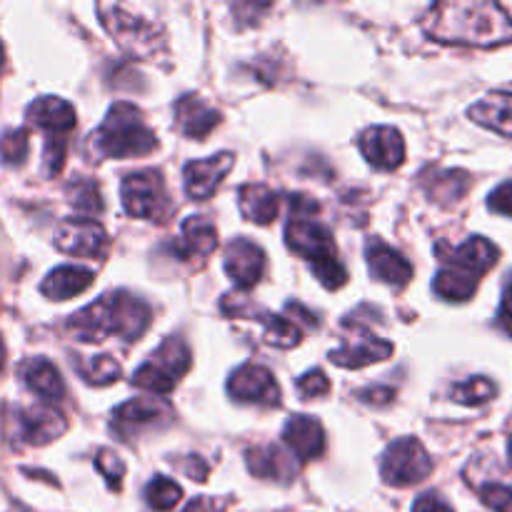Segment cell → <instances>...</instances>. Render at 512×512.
I'll return each instance as SVG.
<instances>
[{
	"label": "cell",
	"instance_id": "6da1fadb",
	"mask_svg": "<svg viewBox=\"0 0 512 512\" xmlns=\"http://www.w3.org/2000/svg\"><path fill=\"white\" fill-rule=\"evenodd\" d=\"M425 33L440 43L493 48L512 40V18L503 5L485 0H450L430 8Z\"/></svg>",
	"mask_w": 512,
	"mask_h": 512
},
{
	"label": "cell",
	"instance_id": "7a4b0ae2",
	"mask_svg": "<svg viewBox=\"0 0 512 512\" xmlns=\"http://www.w3.org/2000/svg\"><path fill=\"white\" fill-rule=\"evenodd\" d=\"M153 310L128 290L103 295L68 320V330L80 343H103L105 338H120L135 343L150 328Z\"/></svg>",
	"mask_w": 512,
	"mask_h": 512
},
{
	"label": "cell",
	"instance_id": "3957f363",
	"mask_svg": "<svg viewBox=\"0 0 512 512\" xmlns=\"http://www.w3.org/2000/svg\"><path fill=\"white\" fill-rule=\"evenodd\" d=\"M155 145L158 138L145 125L143 113L130 103H115L93 133V148L100 158H143L153 153Z\"/></svg>",
	"mask_w": 512,
	"mask_h": 512
},
{
	"label": "cell",
	"instance_id": "277c9868",
	"mask_svg": "<svg viewBox=\"0 0 512 512\" xmlns=\"http://www.w3.org/2000/svg\"><path fill=\"white\" fill-rule=\"evenodd\" d=\"M285 240H288L290 250L295 255L310 260L315 278L325 288L335 290L348 283V270L338 260L333 235H330V230L323 223H318V220L290 218V223L285 225Z\"/></svg>",
	"mask_w": 512,
	"mask_h": 512
},
{
	"label": "cell",
	"instance_id": "5b68a950",
	"mask_svg": "<svg viewBox=\"0 0 512 512\" xmlns=\"http://www.w3.org/2000/svg\"><path fill=\"white\" fill-rule=\"evenodd\" d=\"M28 123L48 135L45 143V173L53 178L63 170L65 150H68V135L75 128V108L63 98H40L30 103Z\"/></svg>",
	"mask_w": 512,
	"mask_h": 512
},
{
	"label": "cell",
	"instance_id": "8992f818",
	"mask_svg": "<svg viewBox=\"0 0 512 512\" xmlns=\"http://www.w3.org/2000/svg\"><path fill=\"white\" fill-rule=\"evenodd\" d=\"M98 15L115 43L133 58H153L163 45V33L158 25L140 18L123 5H98Z\"/></svg>",
	"mask_w": 512,
	"mask_h": 512
},
{
	"label": "cell",
	"instance_id": "52a82bcc",
	"mask_svg": "<svg viewBox=\"0 0 512 512\" xmlns=\"http://www.w3.org/2000/svg\"><path fill=\"white\" fill-rule=\"evenodd\" d=\"M190 350L180 338H168L158 348V353L140 365L133 375V385L150 390L155 395H168L180 378L190 370Z\"/></svg>",
	"mask_w": 512,
	"mask_h": 512
},
{
	"label": "cell",
	"instance_id": "ba28073f",
	"mask_svg": "<svg viewBox=\"0 0 512 512\" xmlns=\"http://www.w3.org/2000/svg\"><path fill=\"white\" fill-rule=\"evenodd\" d=\"M120 198H123L125 213L133 218L163 223L173 213V203H170L163 178L155 170H140V173L128 175L120 185Z\"/></svg>",
	"mask_w": 512,
	"mask_h": 512
},
{
	"label": "cell",
	"instance_id": "9c48e42d",
	"mask_svg": "<svg viewBox=\"0 0 512 512\" xmlns=\"http://www.w3.org/2000/svg\"><path fill=\"white\" fill-rule=\"evenodd\" d=\"M433 473V460L415 438L395 440L380 458V475L388 485L408 488Z\"/></svg>",
	"mask_w": 512,
	"mask_h": 512
},
{
	"label": "cell",
	"instance_id": "30bf717a",
	"mask_svg": "<svg viewBox=\"0 0 512 512\" xmlns=\"http://www.w3.org/2000/svg\"><path fill=\"white\" fill-rule=\"evenodd\" d=\"M223 313L233 315V318H240V320H253V323H260V328H263V340L265 343L275 345V348H293V345L300 343V330L293 320L258 308V305H253L240 293L225 295Z\"/></svg>",
	"mask_w": 512,
	"mask_h": 512
},
{
	"label": "cell",
	"instance_id": "8fae6325",
	"mask_svg": "<svg viewBox=\"0 0 512 512\" xmlns=\"http://www.w3.org/2000/svg\"><path fill=\"white\" fill-rule=\"evenodd\" d=\"M55 248L75 258L103 260L110 250V238L105 228L95 220H65L55 233Z\"/></svg>",
	"mask_w": 512,
	"mask_h": 512
},
{
	"label": "cell",
	"instance_id": "7c38bea8",
	"mask_svg": "<svg viewBox=\"0 0 512 512\" xmlns=\"http://www.w3.org/2000/svg\"><path fill=\"white\" fill-rule=\"evenodd\" d=\"M438 255L445 263V268L463 270V273L473 275V278H483L500 258V250L490 243L488 238H470L463 245H438Z\"/></svg>",
	"mask_w": 512,
	"mask_h": 512
},
{
	"label": "cell",
	"instance_id": "4fadbf2b",
	"mask_svg": "<svg viewBox=\"0 0 512 512\" xmlns=\"http://www.w3.org/2000/svg\"><path fill=\"white\" fill-rule=\"evenodd\" d=\"M228 393L240 403H260V405H278L280 388L275 383L273 373L263 365L245 363L230 375Z\"/></svg>",
	"mask_w": 512,
	"mask_h": 512
},
{
	"label": "cell",
	"instance_id": "5bb4252c",
	"mask_svg": "<svg viewBox=\"0 0 512 512\" xmlns=\"http://www.w3.org/2000/svg\"><path fill=\"white\" fill-rule=\"evenodd\" d=\"M170 420L168 405L158 403L153 398H135L123 403L113 415V428L118 430L120 438L130 440L133 435L145 433V430L163 428Z\"/></svg>",
	"mask_w": 512,
	"mask_h": 512
},
{
	"label": "cell",
	"instance_id": "9a60e30c",
	"mask_svg": "<svg viewBox=\"0 0 512 512\" xmlns=\"http://www.w3.org/2000/svg\"><path fill=\"white\" fill-rule=\"evenodd\" d=\"M233 163V153H220L208 160H193V163H188L183 170L185 193L193 200L213 198V193L218 190V185L223 183L225 175L230 173Z\"/></svg>",
	"mask_w": 512,
	"mask_h": 512
},
{
	"label": "cell",
	"instance_id": "2e32d148",
	"mask_svg": "<svg viewBox=\"0 0 512 512\" xmlns=\"http://www.w3.org/2000/svg\"><path fill=\"white\" fill-rule=\"evenodd\" d=\"M360 153L378 170H395L405 160V140L390 125L368 128L358 140Z\"/></svg>",
	"mask_w": 512,
	"mask_h": 512
},
{
	"label": "cell",
	"instance_id": "e0dca14e",
	"mask_svg": "<svg viewBox=\"0 0 512 512\" xmlns=\"http://www.w3.org/2000/svg\"><path fill=\"white\" fill-rule=\"evenodd\" d=\"M353 330V338L340 350L330 353V363L340 365V368H365V365L383 363V360H388L393 355V345L388 340L375 338L373 333H368L360 325H355Z\"/></svg>",
	"mask_w": 512,
	"mask_h": 512
},
{
	"label": "cell",
	"instance_id": "ac0fdd59",
	"mask_svg": "<svg viewBox=\"0 0 512 512\" xmlns=\"http://www.w3.org/2000/svg\"><path fill=\"white\" fill-rule=\"evenodd\" d=\"M225 273L233 280L238 288H253L255 283H260L265 273V253L250 240L238 238L230 240V245L225 248Z\"/></svg>",
	"mask_w": 512,
	"mask_h": 512
},
{
	"label": "cell",
	"instance_id": "d6986e66",
	"mask_svg": "<svg viewBox=\"0 0 512 512\" xmlns=\"http://www.w3.org/2000/svg\"><path fill=\"white\" fill-rule=\"evenodd\" d=\"M68 430L63 415L53 405H33V408L18 410V433L20 440L28 445H45L60 438Z\"/></svg>",
	"mask_w": 512,
	"mask_h": 512
},
{
	"label": "cell",
	"instance_id": "ffe728a7",
	"mask_svg": "<svg viewBox=\"0 0 512 512\" xmlns=\"http://www.w3.org/2000/svg\"><path fill=\"white\" fill-rule=\"evenodd\" d=\"M283 443L295 460L310 463V460L320 458L325 450L323 425L315 418H308V415H295L285 423Z\"/></svg>",
	"mask_w": 512,
	"mask_h": 512
},
{
	"label": "cell",
	"instance_id": "44dd1931",
	"mask_svg": "<svg viewBox=\"0 0 512 512\" xmlns=\"http://www.w3.org/2000/svg\"><path fill=\"white\" fill-rule=\"evenodd\" d=\"M18 375L28 385L30 393H35V398H40L43 405H55L65 398L63 378H60V373L55 370V365L50 360H25V363H20Z\"/></svg>",
	"mask_w": 512,
	"mask_h": 512
},
{
	"label": "cell",
	"instance_id": "7402d4cb",
	"mask_svg": "<svg viewBox=\"0 0 512 512\" xmlns=\"http://www.w3.org/2000/svg\"><path fill=\"white\" fill-rule=\"evenodd\" d=\"M365 258H368L370 273L375 280H383L388 285H408L413 280V265L393 250L390 245H385L383 240H370L368 248H365Z\"/></svg>",
	"mask_w": 512,
	"mask_h": 512
},
{
	"label": "cell",
	"instance_id": "603a6c76",
	"mask_svg": "<svg viewBox=\"0 0 512 512\" xmlns=\"http://www.w3.org/2000/svg\"><path fill=\"white\" fill-rule=\"evenodd\" d=\"M220 123V113L210 108L198 95H183L175 103V125L183 135L195 140H203L213 133L215 125Z\"/></svg>",
	"mask_w": 512,
	"mask_h": 512
},
{
	"label": "cell",
	"instance_id": "cb8c5ba5",
	"mask_svg": "<svg viewBox=\"0 0 512 512\" xmlns=\"http://www.w3.org/2000/svg\"><path fill=\"white\" fill-rule=\"evenodd\" d=\"M248 458V468L255 478L263 480H278V483H290L298 475L293 455L285 453L283 448L275 445H263V448H250L245 453Z\"/></svg>",
	"mask_w": 512,
	"mask_h": 512
},
{
	"label": "cell",
	"instance_id": "d4e9b609",
	"mask_svg": "<svg viewBox=\"0 0 512 512\" xmlns=\"http://www.w3.org/2000/svg\"><path fill=\"white\" fill-rule=\"evenodd\" d=\"M218 248V230L208 218H188L180 228V240L175 253L183 260H205Z\"/></svg>",
	"mask_w": 512,
	"mask_h": 512
},
{
	"label": "cell",
	"instance_id": "484cf974",
	"mask_svg": "<svg viewBox=\"0 0 512 512\" xmlns=\"http://www.w3.org/2000/svg\"><path fill=\"white\" fill-rule=\"evenodd\" d=\"M93 280H95L93 270L80 268V265H63V268H55L53 273L43 280L40 293H43L45 298L65 303V300L85 293V290L93 285Z\"/></svg>",
	"mask_w": 512,
	"mask_h": 512
},
{
	"label": "cell",
	"instance_id": "4316f807",
	"mask_svg": "<svg viewBox=\"0 0 512 512\" xmlns=\"http://www.w3.org/2000/svg\"><path fill=\"white\" fill-rule=\"evenodd\" d=\"M238 203H240V213L250 220V223L258 225H270L280 213V195L275 193L273 188L260 183H250L243 185L238 193Z\"/></svg>",
	"mask_w": 512,
	"mask_h": 512
},
{
	"label": "cell",
	"instance_id": "83f0119b",
	"mask_svg": "<svg viewBox=\"0 0 512 512\" xmlns=\"http://www.w3.org/2000/svg\"><path fill=\"white\" fill-rule=\"evenodd\" d=\"M470 118L478 125L512 138V93H493L470 108Z\"/></svg>",
	"mask_w": 512,
	"mask_h": 512
},
{
	"label": "cell",
	"instance_id": "f1b7e54d",
	"mask_svg": "<svg viewBox=\"0 0 512 512\" xmlns=\"http://www.w3.org/2000/svg\"><path fill=\"white\" fill-rule=\"evenodd\" d=\"M478 278L473 275L463 273V270H455V268H443L438 275H435V295L443 300H450V303H465L475 295L478 290Z\"/></svg>",
	"mask_w": 512,
	"mask_h": 512
},
{
	"label": "cell",
	"instance_id": "f546056e",
	"mask_svg": "<svg viewBox=\"0 0 512 512\" xmlns=\"http://www.w3.org/2000/svg\"><path fill=\"white\" fill-rule=\"evenodd\" d=\"M470 188V175L463 170H445V173H435L428 180V193L440 203H455L463 198Z\"/></svg>",
	"mask_w": 512,
	"mask_h": 512
},
{
	"label": "cell",
	"instance_id": "4dcf8cb0",
	"mask_svg": "<svg viewBox=\"0 0 512 512\" xmlns=\"http://www.w3.org/2000/svg\"><path fill=\"white\" fill-rule=\"evenodd\" d=\"M78 373L90 385H108L120 378V363L110 355L88 358V363H78Z\"/></svg>",
	"mask_w": 512,
	"mask_h": 512
},
{
	"label": "cell",
	"instance_id": "1f68e13d",
	"mask_svg": "<svg viewBox=\"0 0 512 512\" xmlns=\"http://www.w3.org/2000/svg\"><path fill=\"white\" fill-rule=\"evenodd\" d=\"M180 498H183L180 485L173 483L170 478H163V475L153 478V483H150L148 490H145V500L150 503V508L158 512L173 510L175 505L180 503Z\"/></svg>",
	"mask_w": 512,
	"mask_h": 512
},
{
	"label": "cell",
	"instance_id": "d6a6232c",
	"mask_svg": "<svg viewBox=\"0 0 512 512\" xmlns=\"http://www.w3.org/2000/svg\"><path fill=\"white\" fill-rule=\"evenodd\" d=\"M498 388H495L493 380L488 378H470L465 383L455 385L453 388V400L463 405H480V403H488V400L495 398Z\"/></svg>",
	"mask_w": 512,
	"mask_h": 512
},
{
	"label": "cell",
	"instance_id": "836d02e7",
	"mask_svg": "<svg viewBox=\"0 0 512 512\" xmlns=\"http://www.w3.org/2000/svg\"><path fill=\"white\" fill-rule=\"evenodd\" d=\"M68 193H70V203H73L80 213H88V215L103 213V198H100L98 185H95L93 180H75V183L70 185Z\"/></svg>",
	"mask_w": 512,
	"mask_h": 512
},
{
	"label": "cell",
	"instance_id": "e575fe53",
	"mask_svg": "<svg viewBox=\"0 0 512 512\" xmlns=\"http://www.w3.org/2000/svg\"><path fill=\"white\" fill-rule=\"evenodd\" d=\"M30 153V135L25 128L8 130V133L0 138V158L8 165H20L25 163Z\"/></svg>",
	"mask_w": 512,
	"mask_h": 512
},
{
	"label": "cell",
	"instance_id": "d590c367",
	"mask_svg": "<svg viewBox=\"0 0 512 512\" xmlns=\"http://www.w3.org/2000/svg\"><path fill=\"white\" fill-rule=\"evenodd\" d=\"M95 468H98V473L108 480L110 488H120V480H123L125 475V463L118 455L110 453V450H100L98 458H95Z\"/></svg>",
	"mask_w": 512,
	"mask_h": 512
},
{
	"label": "cell",
	"instance_id": "8d00e7d4",
	"mask_svg": "<svg viewBox=\"0 0 512 512\" xmlns=\"http://www.w3.org/2000/svg\"><path fill=\"white\" fill-rule=\"evenodd\" d=\"M480 498L493 512H512V485H485L480 490Z\"/></svg>",
	"mask_w": 512,
	"mask_h": 512
},
{
	"label": "cell",
	"instance_id": "74e56055",
	"mask_svg": "<svg viewBox=\"0 0 512 512\" xmlns=\"http://www.w3.org/2000/svg\"><path fill=\"white\" fill-rule=\"evenodd\" d=\"M298 390L303 398H323V395L330 393V380L323 370H310L303 378H298Z\"/></svg>",
	"mask_w": 512,
	"mask_h": 512
},
{
	"label": "cell",
	"instance_id": "f35d334b",
	"mask_svg": "<svg viewBox=\"0 0 512 512\" xmlns=\"http://www.w3.org/2000/svg\"><path fill=\"white\" fill-rule=\"evenodd\" d=\"M488 205H490V210H495V213L508 215V218H512V180H508V183H503V185H498V188L490 193Z\"/></svg>",
	"mask_w": 512,
	"mask_h": 512
},
{
	"label": "cell",
	"instance_id": "ab89813d",
	"mask_svg": "<svg viewBox=\"0 0 512 512\" xmlns=\"http://www.w3.org/2000/svg\"><path fill=\"white\" fill-rule=\"evenodd\" d=\"M413 512H455L438 493H425L415 500Z\"/></svg>",
	"mask_w": 512,
	"mask_h": 512
},
{
	"label": "cell",
	"instance_id": "60d3db41",
	"mask_svg": "<svg viewBox=\"0 0 512 512\" xmlns=\"http://www.w3.org/2000/svg\"><path fill=\"white\" fill-rule=\"evenodd\" d=\"M225 500L215 498H195L185 505L183 512H225Z\"/></svg>",
	"mask_w": 512,
	"mask_h": 512
},
{
	"label": "cell",
	"instance_id": "b9f144b4",
	"mask_svg": "<svg viewBox=\"0 0 512 512\" xmlns=\"http://www.w3.org/2000/svg\"><path fill=\"white\" fill-rule=\"evenodd\" d=\"M360 400L370 405H388L390 400H395V390L393 388H368L358 395Z\"/></svg>",
	"mask_w": 512,
	"mask_h": 512
},
{
	"label": "cell",
	"instance_id": "7bdbcfd3",
	"mask_svg": "<svg viewBox=\"0 0 512 512\" xmlns=\"http://www.w3.org/2000/svg\"><path fill=\"white\" fill-rule=\"evenodd\" d=\"M498 320H500V325H503L505 333L512 335V280H510L508 288H505V293H503V303H500Z\"/></svg>",
	"mask_w": 512,
	"mask_h": 512
},
{
	"label": "cell",
	"instance_id": "ee69618b",
	"mask_svg": "<svg viewBox=\"0 0 512 512\" xmlns=\"http://www.w3.org/2000/svg\"><path fill=\"white\" fill-rule=\"evenodd\" d=\"M185 470H188V475L193 480H198V483H205V478H208L210 468L205 460L200 458H188V463H185Z\"/></svg>",
	"mask_w": 512,
	"mask_h": 512
},
{
	"label": "cell",
	"instance_id": "f6af8a7d",
	"mask_svg": "<svg viewBox=\"0 0 512 512\" xmlns=\"http://www.w3.org/2000/svg\"><path fill=\"white\" fill-rule=\"evenodd\" d=\"M3 368H5V343L0 340V373H3Z\"/></svg>",
	"mask_w": 512,
	"mask_h": 512
},
{
	"label": "cell",
	"instance_id": "bcb514c9",
	"mask_svg": "<svg viewBox=\"0 0 512 512\" xmlns=\"http://www.w3.org/2000/svg\"><path fill=\"white\" fill-rule=\"evenodd\" d=\"M3 63H5V50L3 45H0V68H3Z\"/></svg>",
	"mask_w": 512,
	"mask_h": 512
},
{
	"label": "cell",
	"instance_id": "7dc6e473",
	"mask_svg": "<svg viewBox=\"0 0 512 512\" xmlns=\"http://www.w3.org/2000/svg\"><path fill=\"white\" fill-rule=\"evenodd\" d=\"M508 453H510V463H512V438H510V445H508Z\"/></svg>",
	"mask_w": 512,
	"mask_h": 512
}]
</instances>
